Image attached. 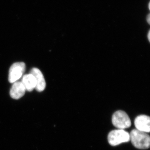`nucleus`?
Returning <instances> with one entry per match:
<instances>
[{
    "instance_id": "nucleus-1",
    "label": "nucleus",
    "mask_w": 150,
    "mask_h": 150,
    "mask_svg": "<svg viewBox=\"0 0 150 150\" xmlns=\"http://www.w3.org/2000/svg\"><path fill=\"white\" fill-rule=\"evenodd\" d=\"M130 137L132 144L137 149H146L149 148L150 136L146 133L133 129L130 133Z\"/></svg>"
},
{
    "instance_id": "nucleus-5",
    "label": "nucleus",
    "mask_w": 150,
    "mask_h": 150,
    "mask_svg": "<svg viewBox=\"0 0 150 150\" xmlns=\"http://www.w3.org/2000/svg\"><path fill=\"white\" fill-rule=\"evenodd\" d=\"M134 124L136 129L139 131L149 133L150 131V118L149 116L141 115L135 118Z\"/></svg>"
},
{
    "instance_id": "nucleus-8",
    "label": "nucleus",
    "mask_w": 150,
    "mask_h": 150,
    "mask_svg": "<svg viewBox=\"0 0 150 150\" xmlns=\"http://www.w3.org/2000/svg\"><path fill=\"white\" fill-rule=\"evenodd\" d=\"M21 82L24 86L25 90L28 91H32L36 86V82L35 78L31 74L23 76Z\"/></svg>"
},
{
    "instance_id": "nucleus-6",
    "label": "nucleus",
    "mask_w": 150,
    "mask_h": 150,
    "mask_svg": "<svg viewBox=\"0 0 150 150\" xmlns=\"http://www.w3.org/2000/svg\"><path fill=\"white\" fill-rule=\"evenodd\" d=\"M30 74L33 75L35 78L36 82L35 90L39 92L43 91L46 88V83L41 71L37 68H33L30 72Z\"/></svg>"
},
{
    "instance_id": "nucleus-2",
    "label": "nucleus",
    "mask_w": 150,
    "mask_h": 150,
    "mask_svg": "<svg viewBox=\"0 0 150 150\" xmlns=\"http://www.w3.org/2000/svg\"><path fill=\"white\" fill-rule=\"evenodd\" d=\"M108 140L111 146H118L122 143L129 142L130 134L123 129L113 130L108 134Z\"/></svg>"
},
{
    "instance_id": "nucleus-10",
    "label": "nucleus",
    "mask_w": 150,
    "mask_h": 150,
    "mask_svg": "<svg viewBox=\"0 0 150 150\" xmlns=\"http://www.w3.org/2000/svg\"><path fill=\"white\" fill-rule=\"evenodd\" d=\"M150 30L149 31V33H148V39H149V42H150Z\"/></svg>"
},
{
    "instance_id": "nucleus-7",
    "label": "nucleus",
    "mask_w": 150,
    "mask_h": 150,
    "mask_svg": "<svg viewBox=\"0 0 150 150\" xmlns=\"http://www.w3.org/2000/svg\"><path fill=\"white\" fill-rule=\"evenodd\" d=\"M25 91L21 82H15L11 88L10 95L12 98L19 99L24 95Z\"/></svg>"
},
{
    "instance_id": "nucleus-4",
    "label": "nucleus",
    "mask_w": 150,
    "mask_h": 150,
    "mask_svg": "<svg viewBox=\"0 0 150 150\" xmlns=\"http://www.w3.org/2000/svg\"><path fill=\"white\" fill-rule=\"evenodd\" d=\"M25 70V65L23 62H17L12 64L9 71L8 81L14 83L22 76Z\"/></svg>"
},
{
    "instance_id": "nucleus-9",
    "label": "nucleus",
    "mask_w": 150,
    "mask_h": 150,
    "mask_svg": "<svg viewBox=\"0 0 150 150\" xmlns=\"http://www.w3.org/2000/svg\"><path fill=\"white\" fill-rule=\"evenodd\" d=\"M147 20L149 24H150V15H148L147 17Z\"/></svg>"
},
{
    "instance_id": "nucleus-3",
    "label": "nucleus",
    "mask_w": 150,
    "mask_h": 150,
    "mask_svg": "<svg viewBox=\"0 0 150 150\" xmlns=\"http://www.w3.org/2000/svg\"><path fill=\"white\" fill-rule=\"evenodd\" d=\"M112 122L115 127L123 130L129 128L131 125L129 115L126 112L121 110H118L113 113Z\"/></svg>"
}]
</instances>
